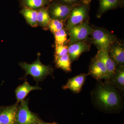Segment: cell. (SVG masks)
<instances>
[{"label":"cell","instance_id":"obj_22","mask_svg":"<svg viewBox=\"0 0 124 124\" xmlns=\"http://www.w3.org/2000/svg\"><path fill=\"white\" fill-rule=\"evenodd\" d=\"M49 28L54 33L63 29V24L62 20L59 19H51L48 24Z\"/></svg>","mask_w":124,"mask_h":124},{"label":"cell","instance_id":"obj_2","mask_svg":"<svg viewBox=\"0 0 124 124\" xmlns=\"http://www.w3.org/2000/svg\"><path fill=\"white\" fill-rule=\"evenodd\" d=\"M22 68L26 72V75H30L36 81H39L44 79L48 75H51L53 72V68L49 66L42 64L39 57L31 64L25 62L19 63Z\"/></svg>","mask_w":124,"mask_h":124},{"label":"cell","instance_id":"obj_7","mask_svg":"<svg viewBox=\"0 0 124 124\" xmlns=\"http://www.w3.org/2000/svg\"><path fill=\"white\" fill-rule=\"evenodd\" d=\"M87 10L85 6H80L74 7L69 17L67 27L69 29L71 27L83 22L87 16Z\"/></svg>","mask_w":124,"mask_h":124},{"label":"cell","instance_id":"obj_18","mask_svg":"<svg viewBox=\"0 0 124 124\" xmlns=\"http://www.w3.org/2000/svg\"><path fill=\"white\" fill-rule=\"evenodd\" d=\"M51 20L48 12L46 9H41L37 11V23L40 25L43 26H48Z\"/></svg>","mask_w":124,"mask_h":124},{"label":"cell","instance_id":"obj_5","mask_svg":"<svg viewBox=\"0 0 124 124\" xmlns=\"http://www.w3.org/2000/svg\"><path fill=\"white\" fill-rule=\"evenodd\" d=\"M91 34L93 43L99 50L108 49L109 46L115 41L114 36L103 29L93 30Z\"/></svg>","mask_w":124,"mask_h":124},{"label":"cell","instance_id":"obj_24","mask_svg":"<svg viewBox=\"0 0 124 124\" xmlns=\"http://www.w3.org/2000/svg\"><path fill=\"white\" fill-rule=\"evenodd\" d=\"M63 2L68 4H73L75 3L78 0H62Z\"/></svg>","mask_w":124,"mask_h":124},{"label":"cell","instance_id":"obj_8","mask_svg":"<svg viewBox=\"0 0 124 124\" xmlns=\"http://www.w3.org/2000/svg\"><path fill=\"white\" fill-rule=\"evenodd\" d=\"M109 55L116 66H124V49L123 45L119 42H113L108 47Z\"/></svg>","mask_w":124,"mask_h":124},{"label":"cell","instance_id":"obj_3","mask_svg":"<svg viewBox=\"0 0 124 124\" xmlns=\"http://www.w3.org/2000/svg\"><path fill=\"white\" fill-rule=\"evenodd\" d=\"M69 42L71 44L86 39L91 34L93 29L88 23L82 22L68 29Z\"/></svg>","mask_w":124,"mask_h":124},{"label":"cell","instance_id":"obj_4","mask_svg":"<svg viewBox=\"0 0 124 124\" xmlns=\"http://www.w3.org/2000/svg\"><path fill=\"white\" fill-rule=\"evenodd\" d=\"M20 102L16 113V124H38L39 120L29 110L27 101L24 100Z\"/></svg>","mask_w":124,"mask_h":124},{"label":"cell","instance_id":"obj_12","mask_svg":"<svg viewBox=\"0 0 124 124\" xmlns=\"http://www.w3.org/2000/svg\"><path fill=\"white\" fill-rule=\"evenodd\" d=\"M75 6L62 4L54 5L50 9V14L54 19L65 20L69 17Z\"/></svg>","mask_w":124,"mask_h":124},{"label":"cell","instance_id":"obj_13","mask_svg":"<svg viewBox=\"0 0 124 124\" xmlns=\"http://www.w3.org/2000/svg\"><path fill=\"white\" fill-rule=\"evenodd\" d=\"M95 56L100 59L106 66L108 73V80L109 79L113 76L116 68V65L109 55L108 50H98Z\"/></svg>","mask_w":124,"mask_h":124},{"label":"cell","instance_id":"obj_20","mask_svg":"<svg viewBox=\"0 0 124 124\" xmlns=\"http://www.w3.org/2000/svg\"><path fill=\"white\" fill-rule=\"evenodd\" d=\"M50 0H23L25 5L30 8H38L48 4Z\"/></svg>","mask_w":124,"mask_h":124},{"label":"cell","instance_id":"obj_19","mask_svg":"<svg viewBox=\"0 0 124 124\" xmlns=\"http://www.w3.org/2000/svg\"><path fill=\"white\" fill-rule=\"evenodd\" d=\"M119 0H100L99 12L103 13L108 10L117 7Z\"/></svg>","mask_w":124,"mask_h":124},{"label":"cell","instance_id":"obj_25","mask_svg":"<svg viewBox=\"0 0 124 124\" xmlns=\"http://www.w3.org/2000/svg\"><path fill=\"white\" fill-rule=\"evenodd\" d=\"M38 124H58L57 123H55V122H53V123H46V122H43V121H39Z\"/></svg>","mask_w":124,"mask_h":124},{"label":"cell","instance_id":"obj_1","mask_svg":"<svg viewBox=\"0 0 124 124\" xmlns=\"http://www.w3.org/2000/svg\"><path fill=\"white\" fill-rule=\"evenodd\" d=\"M95 104L106 110L119 109L122 105L119 92L107 80L100 82L92 93Z\"/></svg>","mask_w":124,"mask_h":124},{"label":"cell","instance_id":"obj_14","mask_svg":"<svg viewBox=\"0 0 124 124\" xmlns=\"http://www.w3.org/2000/svg\"><path fill=\"white\" fill-rule=\"evenodd\" d=\"M89 49V46L84 41H78L71 44L68 47V54L71 62L77 59L81 54L88 51Z\"/></svg>","mask_w":124,"mask_h":124},{"label":"cell","instance_id":"obj_27","mask_svg":"<svg viewBox=\"0 0 124 124\" xmlns=\"http://www.w3.org/2000/svg\"><path fill=\"white\" fill-rule=\"evenodd\" d=\"M88 0L90 1V0Z\"/></svg>","mask_w":124,"mask_h":124},{"label":"cell","instance_id":"obj_16","mask_svg":"<svg viewBox=\"0 0 124 124\" xmlns=\"http://www.w3.org/2000/svg\"><path fill=\"white\" fill-rule=\"evenodd\" d=\"M20 13L24 16L27 22L31 26L34 27L37 26V11L30 8H25L20 11Z\"/></svg>","mask_w":124,"mask_h":124},{"label":"cell","instance_id":"obj_26","mask_svg":"<svg viewBox=\"0 0 124 124\" xmlns=\"http://www.w3.org/2000/svg\"><path fill=\"white\" fill-rule=\"evenodd\" d=\"M0 124H1V122L0 121Z\"/></svg>","mask_w":124,"mask_h":124},{"label":"cell","instance_id":"obj_10","mask_svg":"<svg viewBox=\"0 0 124 124\" xmlns=\"http://www.w3.org/2000/svg\"><path fill=\"white\" fill-rule=\"evenodd\" d=\"M122 94L124 91V66H116L113 76L107 80Z\"/></svg>","mask_w":124,"mask_h":124},{"label":"cell","instance_id":"obj_23","mask_svg":"<svg viewBox=\"0 0 124 124\" xmlns=\"http://www.w3.org/2000/svg\"><path fill=\"white\" fill-rule=\"evenodd\" d=\"M55 56L61 57L68 54V47L64 45L56 46Z\"/></svg>","mask_w":124,"mask_h":124},{"label":"cell","instance_id":"obj_15","mask_svg":"<svg viewBox=\"0 0 124 124\" xmlns=\"http://www.w3.org/2000/svg\"><path fill=\"white\" fill-rule=\"evenodd\" d=\"M41 88L37 86H32L27 81L19 86L15 90L17 103L21 102L24 100V98L31 91L33 90L41 89Z\"/></svg>","mask_w":124,"mask_h":124},{"label":"cell","instance_id":"obj_6","mask_svg":"<svg viewBox=\"0 0 124 124\" xmlns=\"http://www.w3.org/2000/svg\"><path fill=\"white\" fill-rule=\"evenodd\" d=\"M88 75L98 80H108L106 67L100 59L95 56L91 61L89 69Z\"/></svg>","mask_w":124,"mask_h":124},{"label":"cell","instance_id":"obj_9","mask_svg":"<svg viewBox=\"0 0 124 124\" xmlns=\"http://www.w3.org/2000/svg\"><path fill=\"white\" fill-rule=\"evenodd\" d=\"M17 103L0 108V121L2 124H16Z\"/></svg>","mask_w":124,"mask_h":124},{"label":"cell","instance_id":"obj_21","mask_svg":"<svg viewBox=\"0 0 124 124\" xmlns=\"http://www.w3.org/2000/svg\"><path fill=\"white\" fill-rule=\"evenodd\" d=\"M54 33L56 46L64 45L67 40V35L64 29H61Z\"/></svg>","mask_w":124,"mask_h":124},{"label":"cell","instance_id":"obj_17","mask_svg":"<svg viewBox=\"0 0 124 124\" xmlns=\"http://www.w3.org/2000/svg\"><path fill=\"white\" fill-rule=\"evenodd\" d=\"M55 61L56 67L58 68L67 72L71 71V61L68 54L61 57L55 56Z\"/></svg>","mask_w":124,"mask_h":124},{"label":"cell","instance_id":"obj_11","mask_svg":"<svg viewBox=\"0 0 124 124\" xmlns=\"http://www.w3.org/2000/svg\"><path fill=\"white\" fill-rule=\"evenodd\" d=\"M87 76L85 73H83L70 78L67 84L63 86V89H69L75 93H78L82 89Z\"/></svg>","mask_w":124,"mask_h":124}]
</instances>
